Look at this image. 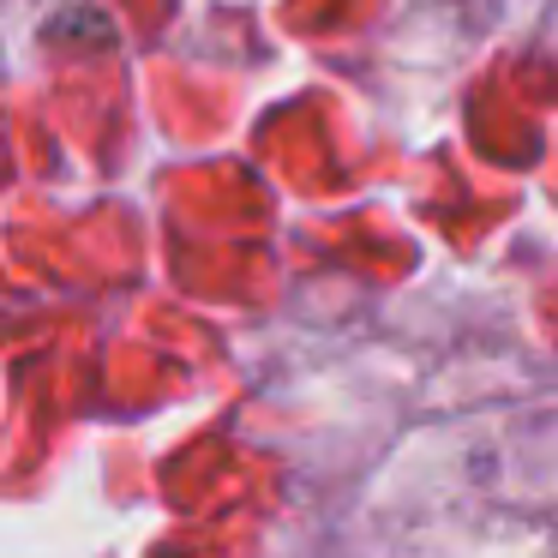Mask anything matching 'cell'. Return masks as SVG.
Masks as SVG:
<instances>
[]
</instances>
